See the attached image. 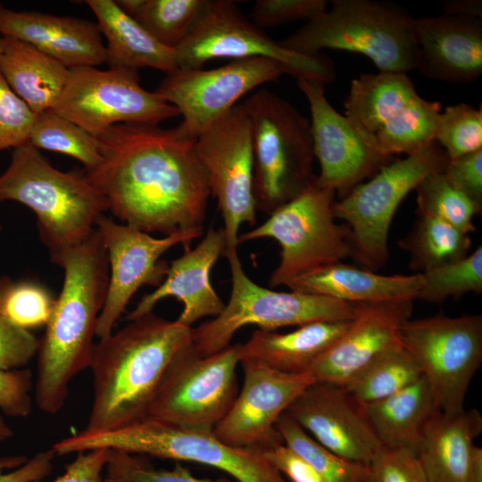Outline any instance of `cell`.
<instances>
[{
	"mask_svg": "<svg viewBox=\"0 0 482 482\" xmlns=\"http://www.w3.org/2000/svg\"><path fill=\"white\" fill-rule=\"evenodd\" d=\"M416 69L424 76L469 84L482 75V18L443 14L414 18Z\"/></svg>",
	"mask_w": 482,
	"mask_h": 482,
	"instance_id": "23",
	"label": "cell"
},
{
	"mask_svg": "<svg viewBox=\"0 0 482 482\" xmlns=\"http://www.w3.org/2000/svg\"><path fill=\"white\" fill-rule=\"evenodd\" d=\"M240 363L242 389L213 433L231 446L260 448L282 439L275 428L277 420L316 380L310 372L292 374L252 362Z\"/></svg>",
	"mask_w": 482,
	"mask_h": 482,
	"instance_id": "19",
	"label": "cell"
},
{
	"mask_svg": "<svg viewBox=\"0 0 482 482\" xmlns=\"http://www.w3.org/2000/svg\"><path fill=\"white\" fill-rule=\"evenodd\" d=\"M418 96L407 73H364L351 81L345 101V116L355 126L374 136L386 122Z\"/></svg>",
	"mask_w": 482,
	"mask_h": 482,
	"instance_id": "31",
	"label": "cell"
},
{
	"mask_svg": "<svg viewBox=\"0 0 482 482\" xmlns=\"http://www.w3.org/2000/svg\"><path fill=\"white\" fill-rule=\"evenodd\" d=\"M414 299L356 303L344 335L310 370L316 381L345 386L384 353L401 343Z\"/></svg>",
	"mask_w": 482,
	"mask_h": 482,
	"instance_id": "21",
	"label": "cell"
},
{
	"mask_svg": "<svg viewBox=\"0 0 482 482\" xmlns=\"http://www.w3.org/2000/svg\"><path fill=\"white\" fill-rule=\"evenodd\" d=\"M0 33L33 46L69 69L105 62L98 25L87 20L2 6Z\"/></svg>",
	"mask_w": 482,
	"mask_h": 482,
	"instance_id": "24",
	"label": "cell"
},
{
	"mask_svg": "<svg viewBox=\"0 0 482 482\" xmlns=\"http://www.w3.org/2000/svg\"><path fill=\"white\" fill-rule=\"evenodd\" d=\"M242 104L251 128L256 207L271 212L314 177L311 124L293 104L267 89Z\"/></svg>",
	"mask_w": 482,
	"mask_h": 482,
	"instance_id": "7",
	"label": "cell"
},
{
	"mask_svg": "<svg viewBox=\"0 0 482 482\" xmlns=\"http://www.w3.org/2000/svg\"><path fill=\"white\" fill-rule=\"evenodd\" d=\"M39 340L30 330L20 328L0 314V369L18 370L37 354Z\"/></svg>",
	"mask_w": 482,
	"mask_h": 482,
	"instance_id": "46",
	"label": "cell"
},
{
	"mask_svg": "<svg viewBox=\"0 0 482 482\" xmlns=\"http://www.w3.org/2000/svg\"><path fill=\"white\" fill-rule=\"evenodd\" d=\"M32 374L29 369H0V410L13 418L28 417L32 410Z\"/></svg>",
	"mask_w": 482,
	"mask_h": 482,
	"instance_id": "47",
	"label": "cell"
},
{
	"mask_svg": "<svg viewBox=\"0 0 482 482\" xmlns=\"http://www.w3.org/2000/svg\"><path fill=\"white\" fill-rule=\"evenodd\" d=\"M231 271V294L223 311L192 329L193 348L201 355L230 345L236 332L256 325L274 331L316 321L351 320L356 304L331 297L301 292H277L253 282L245 272L237 250L224 251Z\"/></svg>",
	"mask_w": 482,
	"mask_h": 482,
	"instance_id": "9",
	"label": "cell"
},
{
	"mask_svg": "<svg viewBox=\"0 0 482 482\" xmlns=\"http://www.w3.org/2000/svg\"><path fill=\"white\" fill-rule=\"evenodd\" d=\"M36 114L0 72V151L29 143Z\"/></svg>",
	"mask_w": 482,
	"mask_h": 482,
	"instance_id": "44",
	"label": "cell"
},
{
	"mask_svg": "<svg viewBox=\"0 0 482 482\" xmlns=\"http://www.w3.org/2000/svg\"><path fill=\"white\" fill-rule=\"evenodd\" d=\"M284 74L291 72L278 61L238 59L210 70L178 69L166 74L154 92L178 109L183 116L180 124L197 137L246 93Z\"/></svg>",
	"mask_w": 482,
	"mask_h": 482,
	"instance_id": "17",
	"label": "cell"
},
{
	"mask_svg": "<svg viewBox=\"0 0 482 482\" xmlns=\"http://www.w3.org/2000/svg\"><path fill=\"white\" fill-rule=\"evenodd\" d=\"M265 460L291 482H324L316 470L282 439L256 448Z\"/></svg>",
	"mask_w": 482,
	"mask_h": 482,
	"instance_id": "49",
	"label": "cell"
},
{
	"mask_svg": "<svg viewBox=\"0 0 482 482\" xmlns=\"http://www.w3.org/2000/svg\"><path fill=\"white\" fill-rule=\"evenodd\" d=\"M206 0H145L135 20L162 45L175 49L187 37Z\"/></svg>",
	"mask_w": 482,
	"mask_h": 482,
	"instance_id": "38",
	"label": "cell"
},
{
	"mask_svg": "<svg viewBox=\"0 0 482 482\" xmlns=\"http://www.w3.org/2000/svg\"><path fill=\"white\" fill-rule=\"evenodd\" d=\"M104 245L109 280L96 336H109L134 294L144 285L159 286L169 264L160 257L172 246L189 244L204 233V227L181 230L157 238L103 214L96 223Z\"/></svg>",
	"mask_w": 482,
	"mask_h": 482,
	"instance_id": "16",
	"label": "cell"
},
{
	"mask_svg": "<svg viewBox=\"0 0 482 482\" xmlns=\"http://www.w3.org/2000/svg\"><path fill=\"white\" fill-rule=\"evenodd\" d=\"M366 482H429L417 452L403 447L382 448L368 464Z\"/></svg>",
	"mask_w": 482,
	"mask_h": 482,
	"instance_id": "43",
	"label": "cell"
},
{
	"mask_svg": "<svg viewBox=\"0 0 482 482\" xmlns=\"http://www.w3.org/2000/svg\"><path fill=\"white\" fill-rule=\"evenodd\" d=\"M2 7V4H0V8ZM2 53V39L0 37V54Z\"/></svg>",
	"mask_w": 482,
	"mask_h": 482,
	"instance_id": "57",
	"label": "cell"
},
{
	"mask_svg": "<svg viewBox=\"0 0 482 482\" xmlns=\"http://www.w3.org/2000/svg\"><path fill=\"white\" fill-rule=\"evenodd\" d=\"M10 279V278L8 277H1L0 278V298H1V295H2V293L8 282V280Z\"/></svg>",
	"mask_w": 482,
	"mask_h": 482,
	"instance_id": "56",
	"label": "cell"
},
{
	"mask_svg": "<svg viewBox=\"0 0 482 482\" xmlns=\"http://www.w3.org/2000/svg\"><path fill=\"white\" fill-rule=\"evenodd\" d=\"M436 141L450 160L482 149V109L461 103L440 112Z\"/></svg>",
	"mask_w": 482,
	"mask_h": 482,
	"instance_id": "41",
	"label": "cell"
},
{
	"mask_svg": "<svg viewBox=\"0 0 482 482\" xmlns=\"http://www.w3.org/2000/svg\"><path fill=\"white\" fill-rule=\"evenodd\" d=\"M362 406L383 446L415 452L431 417L439 410L423 377L385 399Z\"/></svg>",
	"mask_w": 482,
	"mask_h": 482,
	"instance_id": "30",
	"label": "cell"
},
{
	"mask_svg": "<svg viewBox=\"0 0 482 482\" xmlns=\"http://www.w3.org/2000/svg\"><path fill=\"white\" fill-rule=\"evenodd\" d=\"M400 340L418 362L437 408L448 414L463 411L482 362V316L409 319Z\"/></svg>",
	"mask_w": 482,
	"mask_h": 482,
	"instance_id": "12",
	"label": "cell"
},
{
	"mask_svg": "<svg viewBox=\"0 0 482 482\" xmlns=\"http://www.w3.org/2000/svg\"><path fill=\"white\" fill-rule=\"evenodd\" d=\"M103 482H229L201 478L177 463L172 469H156L141 455L110 451Z\"/></svg>",
	"mask_w": 482,
	"mask_h": 482,
	"instance_id": "42",
	"label": "cell"
},
{
	"mask_svg": "<svg viewBox=\"0 0 482 482\" xmlns=\"http://www.w3.org/2000/svg\"><path fill=\"white\" fill-rule=\"evenodd\" d=\"M115 3L124 13L135 19L139 13L145 0H117Z\"/></svg>",
	"mask_w": 482,
	"mask_h": 482,
	"instance_id": "54",
	"label": "cell"
},
{
	"mask_svg": "<svg viewBox=\"0 0 482 482\" xmlns=\"http://www.w3.org/2000/svg\"><path fill=\"white\" fill-rule=\"evenodd\" d=\"M398 244L410 253L411 270L420 274L465 257L471 246L469 234L425 215H418L411 230Z\"/></svg>",
	"mask_w": 482,
	"mask_h": 482,
	"instance_id": "32",
	"label": "cell"
},
{
	"mask_svg": "<svg viewBox=\"0 0 482 482\" xmlns=\"http://www.w3.org/2000/svg\"><path fill=\"white\" fill-rule=\"evenodd\" d=\"M109 454L107 449L77 453L76 458L65 466L64 472L50 482H103Z\"/></svg>",
	"mask_w": 482,
	"mask_h": 482,
	"instance_id": "51",
	"label": "cell"
},
{
	"mask_svg": "<svg viewBox=\"0 0 482 482\" xmlns=\"http://www.w3.org/2000/svg\"><path fill=\"white\" fill-rule=\"evenodd\" d=\"M297 85L311 110L313 153L320 164L316 181L342 199L393 157L379 150L373 135L334 109L326 97L323 83L298 78Z\"/></svg>",
	"mask_w": 482,
	"mask_h": 482,
	"instance_id": "18",
	"label": "cell"
},
{
	"mask_svg": "<svg viewBox=\"0 0 482 482\" xmlns=\"http://www.w3.org/2000/svg\"><path fill=\"white\" fill-rule=\"evenodd\" d=\"M13 432L11 427L4 421V418L0 414V444L11 438Z\"/></svg>",
	"mask_w": 482,
	"mask_h": 482,
	"instance_id": "55",
	"label": "cell"
},
{
	"mask_svg": "<svg viewBox=\"0 0 482 482\" xmlns=\"http://www.w3.org/2000/svg\"><path fill=\"white\" fill-rule=\"evenodd\" d=\"M422 275H381L335 262L303 274L285 286L291 291L324 295L349 303L416 299Z\"/></svg>",
	"mask_w": 482,
	"mask_h": 482,
	"instance_id": "25",
	"label": "cell"
},
{
	"mask_svg": "<svg viewBox=\"0 0 482 482\" xmlns=\"http://www.w3.org/2000/svg\"><path fill=\"white\" fill-rule=\"evenodd\" d=\"M284 444L302 456L324 482H366L368 465L346 460L312 438L287 413L275 426Z\"/></svg>",
	"mask_w": 482,
	"mask_h": 482,
	"instance_id": "36",
	"label": "cell"
},
{
	"mask_svg": "<svg viewBox=\"0 0 482 482\" xmlns=\"http://www.w3.org/2000/svg\"><path fill=\"white\" fill-rule=\"evenodd\" d=\"M96 449L204 464L238 482H287L256 448L231 446L213 431L185 428L148 416L109 431L81 430L52 446L59 456Z\"/></svg>",
	"mask_w": 482,
	"mask_h": 482,
	"instance_id": "6",
	"label": "cell"
},
{
	"mask_svg": "<svg viewBox=\"0 0 482 482\" xmlns=\"http://www.w3.org/2000/svg\"><path fill=\"white\" fill-rule=\"evenodd\" d=\"M55 303L41 283L25 279L8 280L0 298V314L14 325L30 329L46 326Z\"/></svg>",
	"mask_w": 482,
	"mask_h": 482,
	"instance_id": "40",
	"label": "cell"
},
{
	"mask_svg": "<svg viewBox=\"0 0 482 482\" xmlns=\"http://www.w3.org/2000/svg\"><path fill=\"white\" fill-rule=\"evenodd\" d=\"M60 267L63 284L39 340L35 381V402L47 414L63 408L71 380L89 368L109 280L107 253L98 230L71 250Z\"/></svg>",
	"mask_w": 482,
	"mask_h": 482,
	"instance_id": "3",
	"label": "cell"
},
{
	"mask_svg": "<svg viewBox=\"0 0 482 482\" xmlns=\"http://www.w3.org/2000/svg\"><path fill=\"white\" fill-rule=\"evenodd\" d=\"M482 432L475 409L448 414L437 410L428 423L417 454L429 482H467L474 439Z\"/></svg>",
	"mask_w": 482,
	"mask_h": 482,
	"instance_id": "27",
	"label": "cell"
},
{
	"mask_svg": "<svg viewBox=\"0 0 482 482\" xmlns=\"http://www.w3.org/2000/svg\"><path fill=\"white\" fill-rule=\"evenodd\" d=\"M225 247L223 229L210 227L195 248L185 247V253L169 264L162 282L140 299L128 313L126 320L152 312L154 306L167 297H175L183 303L176 320L184 326L192 328L203 318L218 316L226 303L212 287L210 272Z\"/></svg>",
	"mask_w": 482,
	"mask_h": 482,
	"instance_id": "22",
	"label": "cell"
},
{
	"mask_svg": "<svg viewBox=\"0 0 482 482\" xmlns=\"http://www.w3.org/2000/svg\"><path fill=\"white\" fill-rule=\"evenodd\" d=\"M443 172L455 188L482 211V149L450 160Z\"/></svg>",
	"mask_w": 482,
	"mask_h": 482,
	"instance_id": "48",
	"label": "cell"
},
{
	"mask_svg": "<svg viewBox=\"0 0 482 482\" xmlns=\"http://www.w3.org/2000/svg\"><path fill=\"white\" fill-rule=\"evenodd\" d=\"M239 346L236 344L201 355L192 345L170 368L148 417L185 428L213 431L237 395Z\"/></svg>",
	"mask_w": 482,
	"mask_h": 482,
	"instance_id": "14",
	"label": "cell"
},
{
	"mask_svg": "<svg viewBox=\"0 0 482 482\" xmlns=\"http://www.w3.org/2000/svg\"><path fill=\"white\" fill-rule=\"evenodd\" d=\"M52 110L94 137L116 124L158 125L179 115L174 105L140 85L137 71L95 66L70 68Z\"/></svg>",
	"mask_w": 482,
	"mask_h": 482,
	"instance_id": "13",
	"label": "cell"
},
{
	"mask_svg": "<svg viewBox=\"0 0 482 482\" xmlns=\"http://www.w3.org/2000/svg\"><path fill=\"white\" fill-rule=\"evenodd\" d=\"M440 112L439 102L418 96L376 132L378 147L391 157L423 150L436 141Z\"/></svg>",
	"mask_w": 482,
	"mask_h": 482,
	"instance_id": "34",
	"label": "cell"
},
{
	"mask_svg": "<svg viewBox=\"0 0 482 482\" xmlns=\"http://www.w3.org/2000/svg\"><path fill=\"white\" fill-rule=\"evenodd\" d=\"M15 201L37 217L39 237L54 264L83 243L109 210L103 193L86 172L62 171L27 143L15 149L0 175V202Z\"/></svg>",
	"mask_w": 482,
	"mask_h": 482,
	"instance_id": "4",
	"label": "cell"
},
{
	"mask_svg": "<svg viewBox=\"0 0 482 482\" xmlns=\"http://www.w3.org/2000/svg\"><path fill=\"white\" fill-rule=\"evenodd\" d=\"M351 320L316 321L287 333L254 330L245 344H240V362H255L286 373L309 372L344 335Z\"/></svg>",
	"mask_w": 482,
	"mask_h": 482,
	"instance_id": "26",
	"label": "cell"
},
{
	"mask_svg": "<svg viewBox=\"0 0 482 482\" xmlns=\"http://www.w3.org/2000/svg\"><path fill=\"white\" fill-rule=\"evenodd\" d=\"M335 196L314 176L300 194L271 212L263 223L238 235V244L270 237L280 245V262L270 276L271 287L285 286L303 274L353 257L349 227L335 221Z\"/></svg>",
	"mask_w": 482,
	"mask_h": 482,
	"instance_id": "8",
	"label": "cell"
},
{
	"mask_svg": "<svg viewBox=\"0 0 482 482\" xmlns=\"http://www.w3.org/2000/svg\"><path fill=\"white\" fill-rule=\"evenodd\" d=\"M449 161L434 141L418 153L391 161L369 181L335 201V218L345 220L351 230L353 259L370 269L386 262L389 228L398 206L427 176L444 171Z\"/></svg>",
	"mask_w": 482,
	"mask_h": 482,
	"instance_id": "10",
	"label": "cell"
},
{
	"mask_svg": "<svg viewBox=\"0 0 482 482\" xmlns=\"http://www.w3.org/2000/svg\"><path fill=\"white\" fill-rule=\"evenodd\" d=\"M29 143L75 158L85 171L95 169L102 159L96 137L53 110L36 115Z\"/></svg>",
	"mask_w": 482,
	"mask_h": 482,
	"instance_id": "35",
	"label": "cell"
},
{
	"mask_svg": "<svg viewBox=\"0 0 482 482\" xmlns=\"http://www.w3.org/2000/svg\"><path fill=\"white\" fill-rule=\"evenodd\" d=\"M421 377L418 362L400 343L377 358L343 387L355 401L365 405L399 392Z\"/></svg>",
	"mask_w": 482,
	"mask_h": 482,
	"instance_id": "33",
	"label": "cell"
},
{
	"mask_svg": "<svg viewBox=\"0 0 482 482\" xmlns=\"http://www.w3.org/2000/svg\"><path fill=\"white\" fill-rule=\"evenodd\" d=\"M1 229H2V227H1V224H0V230H1ZM0 278H1V277H0Z\"/></svg>",
	"mask_w": 482,
	"mask_h": 482,
	"instance_id": "58",
	"label": "cell"
},
{
	"mask_svg": "<svg viewBox=\"0 0 482 482\" xmlns=\"http://www.w3.org/2000/svg\"><path fill=\"white\" fill-rule=\"evenodd\" d=\"M0 72L12 91L37 115L52 110L69 76V68L12 37H3Z\"/></svg>",
	"mask_w": 482,
	"mask_h": 482,
	"instance_id": "29",
	"label": "cell"
},
{
	"mask_svg": "<svg viewBox=\"0 0 482 482\" xmlns=\"http://www.w3.org/2000/svg\"><path fill=\"white\" fill-rule=\"evenodd\" d=\"M196 150L223 219L224 251L237 250L240 226L256 220L251 128L243 104H237L203 130Z\"/></svg>",
	"mask_w": 482,
	"mask_h": 482,
	"instance_id": "15",
	"label": "cell"
},
{
	"mask_svg": "<svg viewBox=\"0 0 482 482\" xmlns=\"http://www.w3.org/2000/svg\"><path fill=\"white\" fill-rule=\"evenodd\" d=\"M179 69H200L213 59L264 57L286 65L291 76L336 79V67L326 54H303L283 46L249 21L230 0H206L187 37L175 49Z\"/></svg>",
	"mask_w": 482,
	"mask_h": 482,
	"instance_id": "11",
	"label": "cell"
},
{
	"mask_svg": "<svg viewBox=\"0 0 482 482\" xmlns=\"http://www.w3.org/2000/svg\"><path fill=\"white\" fill-rule=\"evenodd\" d=\"M285 412L317 442L346 460L368 465L383 446L363 406L341 386L315 381Z\"/></svg>",
	"mask_w": 482,
	"mask_h": 482,
	"instance_id": "20",
	"label": "cell"
},
{
	"mask_svg": "<svg viewBox=\"0 0 482 482\" xmlns=\"http://www.w3.org/2000/svg\"><path fill=\"white\" fill-rule=\"evenodd\" d=\"M467 482H482V448L474 446L467 473Z\"/></svg>",
	"mask_w": 482,
	"mask_h": 482,
	"instance_id": "53",
	"label": "cell"
},
{
	"mask_svg": "<svg viewBox=\"0 0 482 482\" xmlns=\"http://www.w3.org/2000/svg\"><path fill=\"white\" fill-rule=\"evenodd\" d=\"M327 0H257L252 9L258 27H273L313 19L327 10Z\"/></svg>",
	"mask_w": 482,
	"mask_h": 482,
	"instance_id": "45",
	"label": "cell"
},
{
	"mask_svg": "<svg viewBox=\"0 0 482 482\" xmlns=\"http://www.w3.org/2000/svg\"><path fill=\"white\" fill-rule=\"evenodd\" d=\"M413 21L408 10L393 2L333 0L329 10L280 44L308 55L324 49L357 53L370 58L378 71L407 73L416 69L418 60Z\"/></svg>",
	"mask_w": 482,
	"mask_h": 482,
	"instance_id": "5",
	"label": "cell"
},
{
	"mask_svg": "<svg viewBox=\"0 0 482 482\" xmlns=\"http://www.w3.org/2000/svg\"><path fill=\"white\" fill-rule=\"evenodd\" d=\"M193 328L153 312L95 343L93 400L85 432L116 429L148 416L174 362L193 345Z\"/></svg>",
	"mask_w": 482,
	"mask_h": 482,
	"instance_id": "2",
	"label": "cell"
},
{
	"mask_svg": "<svg viewBox=\"0 0 482 482\" xmlns=\"http://www.w3.org/2000/svg\"><path fill=\"white\" fill-rule=\"evenodd\" d=\"M422 275L417 298L438 303L450 296L482 291V246L465 257L430 270Z\"/></svg>",
	"mask_w": 482,
	"mask_h": 482,
	"instance_id": "39",
	"label": "cell"
},
{
	"mask_svg": "<svg viewBox=\"0 0 482 482\" xmlns=\"http://www.w3.org/2000/svg\"><path fill=\"white\" fill-rule=\"evenodd\" d=\"M106 38L105 62L112 69L153 68L166 74L177 71L174 50L158 42L113 0H87Z\"/></svg>",
	"mask_w": 482,
	"mask_h": 482,
	"instance_id": "28",
	"label": "cell"
},
{
	"mask_svg": "<svg viewBox=\"0 0 482 482\" xmlns=\"http://www.w3.org/2000/svg\"><path fill=\"white\" fill-rule=\"evenodd\" d=\"M96 137L102 159L85 172L121 223L164 236L204 227L208 176L196 137L180 123H120Z\"/></svg>",
	"mask_w": 482,
	"mask_h": 482,
	"instance_id": "1",
	"label": "cell"
},
{
	"mask_svg": "<svg viewBox=\"0 0 482 482\" xmlns=\"http://www.w3.org/2000/svg\"><path fill=\"white\" fill-rule=\"evenodd\" d=\"M414 190L418 215L437 218L466 234L475 230L473 217L481 211L448 181L443 171L427 176Z\"/></svg>",
	"mask_w": 482,
	"mask_h": 482,
	"instance_id": "37",
	"label": "cell"
},
{
	"mask_svg": "<svg viewBox=\"0 0 482 482\" xmlns=\"http://www.w3.org/2000/svg\"><path fill=\"white\" fill-rule=\"evenodd\" d=\"M55 453L52 449L23 455L0 457V482H38L50 475Z\"/></svg>",
	"mask_w": 482,
	"mask_h": 482,
	"instance_id": "50",
	"label": "cell"
},
{
	"mask_svg": "<svg viewBox=\"0 0 482 482\" xmlns=\"http://www.w3.org/2000/svg\"><path fill=\"white\" fill-rule=\"evenodd\" d=\"M444 14L482 18L481 0H450L444 4Z\"/></svg>",
	"mask_w": 482,
	"mask_h": 482,
	"instance_id": "52",
	"label": "cell"
}]
</instances>
